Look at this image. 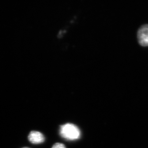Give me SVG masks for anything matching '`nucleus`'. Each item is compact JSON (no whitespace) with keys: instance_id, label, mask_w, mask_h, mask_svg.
Segmentation results:
<instances>
[{"instance_id":"obj_4","label":"nucleus","mask_w":148,"mask_h":148,"mask_svg":"<svg viewBox=\"0 0 148 148\" xmlns=\"http://www.w3.org/2000/svg\"><path fill=\"white\" fill-rule=\"evenodd\" d=\"M52 148H66L64 145L60 143H56L52 146Z\"/></svg>"},{"instance_id":"obj_1","label":"nucleus","mask_w":148,"mask_h":148,"mask_svg":"<svg viewBox=\"0 0 148 148\" xmlns=\"http://www.w3.org/2000/svg\"><path fill=\"white\" fill-rule=\"evenodd\" d=\"M60 133L63 138L70 140L78 139L80 135V130L77 126L71 123L60 126Z\"/></svg>"},{"instance_id":"obj_5","label":"nucleus","mask_w":148,"mask_h":148,"mask_svg":"<svg viewBox=\"0 0 148 148\" xmlns=\"http://www.w3.org/2000/svg\"><path fill=\"white\" fill-rule=\"evenodd\" d=\"M27 148V147H24V148Z\"/></svg>"},{"instance_id":"obj_2","label":"nucleus","mask_w":148,"mask_h":148,"mask_svg":"<svg viewBox=\"0 0 148 148\" xmlns=\"http://www.w3.org/2000/svg\"><path fill=\"white\" fill-rule=\"evenodd\" d=\"M138 43L143 47L148 46V24L140 27L137 33Z\"/></svg>"},{"instance_id":"obj_3","label":"nucleus","mask_w":148,"mask_h":148,"mask_svg":"<svg viewBox=\"0 0 148 148\" xmlns=\"http://www.w3.org/2000/svg\"><path fill=\"white\" fill-rule=\"evenodd\" d=\"M28 140L33 144H40L45 141V137L40 132L32 131L30 133L28 137Z\"/></svg>"}]
</instances>
